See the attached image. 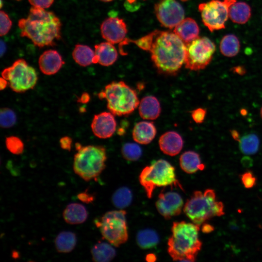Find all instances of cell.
Instances as JSON below:
<instances>
[{
    "label": "cell",
    "mask_w": 262,
    "mask_h": 262,
    "mask_svg": "<svg viewBox=\"0 0 262 262\" xmlns=\"http://www.w3.org/2000/svg\"><path fill=\"white\" fill-rule=\"evenodd\" d=\"M147 51L158 70L174 74L184 63L186 45L174 33L155 30L149 33Z\"/></svg>",
    "instance_id": "6da1fadb"
},
{
    "label": "cell",
    "mask_w": 262,
    "mask_h": 262,
    "mask_svg": "<svg viewBox=\"0 0 262 262\" xmlns=\"http://www.w3.org/2000/svg\"><path fill=\"white\" fill-rule=\"evenodd\" d=\"M20 35L30 39L39 48L53 46L61 38V23L52 12L33 6L26 18L18 22Z\"/></svg>",
    "instance_id": "7a4b0ae2"
},
{
    "label": "cell",
    "mask_w": 262,
    "mask_h": 262,
    "mask_svg": "<svg viewBox=\"0 0 262 262\" xmlns=\"http://www.w3.org/2000/svg\"><path fill=\"white\" fill-rule=\"evenodd\" d=\"M199 226L185 221L175 222L168 240V252L173 260L194 262L202 243L198 238Z\"/></svg>",
    "instance_id": "3957f363"
},
{
    "label": "cell",
    "mask_w": 262,
    "mask_h": 262,
    "mask_svg": "<svg viewBox=\"0 0 262 262\" xmlns=\"http://www.w3.org/2000/svg\"><path fill=\"white\" fill-rule=\"evenodd\" d=\"M183 211L193 223L199 226L212 217L225 214L223 203L216 201L214 191L210 189L204 193L194 192L185 204Z\"/></svg>",
    "instance_id": "277c9868"
},
{
    "label": "cell",
    "mask_w": 262,
    "mask_h": 262,
    "mask_svg": "<svg viewBox=\"0 0 262 262\" xmlns=\"http://www.w3.org/2000/svg\"><path fill=\"white\" fill-rule=\"evenodd\" d=\"M98 95L106 99L108 110L118 116L131 114L140 103L136 91L123 81L108 84Z\"/></svg>",
    "instance_id": "5b68a950"
},
{
    "label": "cell",
    "mask_w": 262,
    "mask_h": 262,
    "mask_svg": "<svg viewBox=\"0 0 262 262\" xmlns=\"http://www.w3.org/2000/svg\"><path fill=\"white\" fill-rule=\"evenodd\" d=\"M75 154L73 170L86 181L97 178L104 169L107 159L104 147L88 145L82 147Z\"/></svg>",
    "instance_id": "8992f818"
},
{
    "label": "cell",
    "mask_w": 262,
    "mask_h": 262,
    "mask_svg": "<svg viewBox=\"0 0 262 262\" xmlns=\"http://www.w3.org/2000/svg\"><path fill=\"white\" fill-rule=\"evenodd\" d=\"M139 181L148 198L152 196L154 190L158 187H164L179 184L175 168L167 161L160 159L145 167L139 176Z\"/></svg>",
    "instance_id": "52a82bcc"
},
{
    "label": "cell",
    "mask_w": 262,
    "mask_h": 262,
    "mask_svg": "<svg viewBox=\"0 0 262 262\" xmlns=\"http://www.w3.org/2000/svg\"><path fill=\"white\" fill-rule=\"evenodd\" d=\"M126 214L122 210L109 211L95 222L103 238L115 246H119L128 240Z\"/></svg>",
    "instance_id": "ba28073f"
},
{
    "label": "cell",
    "mask_w": 262,
    "mask_h": 262,
    "mask_svg": "<svg viewBox=\"0 0 262 262\" xmlns=\"http://www.w3.org/2000/svg\"><path fill=\"white\" fill-rule=\"evenodd\" d=\"M1 77L6 80L11 89L16 93H23L35 86L37 75L35 70L26 61L19 59L3 70Z\"/></svg>",
    "instance_id": "9c48e42d"
},
{
    "label": "cell",
    "mask_w": 262,
    "mask_h": 262,
    "mask_svg": "<svg viewBox=\"0 0 262 262\" xmlns=\"http://www.w3.org/2000/svg\"><path fill=\"white\" fill-rule=\"evenodd\" d=\"M215 51L214 43L207 37H198L186 45L185 66L191 70L205 68L212 61Z\"/></svg>",
    "instance_id": "30bf717a"
},
{
    "label": "cell",
    "mask_w": 262,
    "mask_h": 262,
    "mask_svg": "<svg viewBox=\"0 0 262 262\" xmlns=\"http://www.w3.org/2000/svg\"><path fill=\"white\" fill-rule=\"evenodd\" d=\"M236 0H211L198 5L202 22L211 32L225 28L230 6Z\"/></svg>",
    "instance_id": "8fae6325"
},
{
    "label": "cell",
    "mask_w": 262,
    "mask_h": 262,
    "mask_svg": "<svg viewBox=\"0 0 262 262\" xmlns=\"http://www.w3.org/2000/svg\"><path fill=\"white\" fill-rule=\"evenodd\" d=\"M155 15L160 23L169 29L175 27L184 17V11L176 0H163L154 6Z\"/></svg>",
    "instance_id": "7c38bea8"
},
{
    "label": "cell",
    "mask_w": 262,
    "mask_h": 262,
    "mask_svg": "<svg viewBox=\"0 0 262 262\" xmlns=\"http://www.w3.org/2000/svg\"><path fill=\"white\" fill-rule=\"evenodd\" d=\"M158 212L166 219L179 215L183 205L181 196L174 192L161 193L156 202Z\"/></svg>",
    "instance_id": "4fadbf2b"
},
{
    "label": "cell",
    "mask_w": 262,
    "mask_h": 262,
    "mask_svg": "<svg viewBox=\"0 0 262 262\" xmlns=\"http://www.w3.org/2000/svg\"><path fill=\"white\" fill-rule=\"evenodd\" d=\"M102 37L113 44L120 43L125 40L127 28L124 20L117 17L105 19L100 26Z\"/></svg>",
    "instance_id": "5bb4252c"
},
{
    "label": "cell",
    "mask_w": 262,
    "mask_h": 262,
    "mask_svg": "<svg viewBox=\"0 0 262 262\" xmlns=\"http://www.w3.org/2000/svg\"><path fill=\"white\" fill-rule=\"evenodd\" d=\"M91 127L95 136L99 138L106 139L115 133L116 122L112 113L104 112L95 115Z\"/></svg>",
    "instance_id": "9a60e30c"
},
{
    "label": "cell",
    "mask_w": 262,
    "mask_h": 262,
    "mask_svg": "<svg viewBox=\"0 0 262 262\" xmlns=\"http://www.w3.org/2000/svg\"><path fill=\"white\" fill-rule=\"evenodd\" d=\"M65 64L62 56L56 50L49 49L39 57L38 64L41 72L47 75L57 73Z\"/></svg>",
    "instance_id": "2e32d148"
},
{
    "label": "cell",
    "mask_w": 262,
    "mask_h": 262,
    "mask_svg": "<svg viewBox=\"0 0 262 262\" xmlns=\"http://www.w3.org/2000/svg\"><path fill=\"white\" fill-rule=\"evenodd\" d=\"M159 145L164 153L173 156L180 152L183 147V142L178 133L174 131H169L161 136Z\"/></svg>",
    "instance_id": "e0dca14e"
},
{
    "label": "cell",
    "mask_w": 262,
    "mask_h": 262,
    "mask_svg": "<svg viewBox=\"0 0 262 262\" xmlns=\"http://www.w3.org/2000/svg\"><path fill=\"white\" fill-rule=\"evenodd\" d=\"M174 33L187 45L199 37V28L194 19L187 17L175 26Z\"/></svg>",
    "instance_id": "ac0fdd59"
},
{
    "label": "cell",
    "mask_w": 262,
    "mask_h": 262,
    "mask_svg": "<svg viewBox=\"0 0 262 262\" xmlns=\"http://www.w3.org/2000/svg\"><path fill=\"white\" fill-rule=\"evenodd\" d=\"M95 63L103 66H110L117 60L118 53L115 46L110 42H102L95 46Z\"/></svg>",
    "instance_id": "d6986e66"
},
{
    "label": "cell",
    "mask_w": 262,
    "mask_h": 262,
    "mask_svg": "<svg viewBox=\"0 0 262 262\" xmlns=\"http://www.w3.org/2000/svg\"><path fill=\"white\" fill-rule=\"evenodd\" d=\"M156 129L152 122L141 121L135 124L132 131L133 140L140 144H148L154 138Z\"/></svg>",
    "instance_id": "ffe728a7"
},
{
    "label": "cell",
    "mask_w": 262,
    "mask_h": 262,
    "mask_svg": "<svg viewBox=\"0 0 262 262\" xmlns=\"http://www.w3.org/2000/svg\"><path fill=\"white\" fill-rule=\"evenodd\" d=\"M65 222L71 225H77L84 222L88 217L87 211L84 206L78 203L68 204L63 213Z\"/></svg>",
    "instance_id": "44dd1931"
},
{
    "label": "cell",
    "mask_w": 262,
    "mask_h": 262,
    "mask_svg": "<svg viewBox=\"0 0 262 262\" xmlns=\"http://www.w3.org/2000/svg\"><path fill=\"white\" fill-rule=\"evenodd\" d=\"M161 106L158 99L153 96L143 98L139 104V113L145 119L154 120L161 113Z\"/></svg>",
    "instance_id": "7402d4cb"
},
{
    "label": "cell",
    "mask_w": 262,
    "mask_h": 262,
    "mask_svg": "<svg viewBox=\"0 0 262 262\" xmlns=\"http://www.w3.org/2000/svg\"><path fill=\"white\" fill-rule=\"evenodd\" d=\"M180 164L181 169L188 174H193L204 168L199 154L193 151L183 153L180 158Z\"/></svg>",
    "instance_id": "603a6c76"
},
{
    "label": "cell",
    "mask_w": 262,
    "mask_h": 262,
    "mask_svg": "<svg viewBox=\"0 0 262 262\" xmlns=\"http://www.w3.org/2000/svg\"><path fill=\"white\" fill-rule=\"evenodd\" d=\"M251 14V8L247 3L236 1L229 7V17L234 23L244 24L248 21Z\"/></svg>",
    "instance_id": "cb8c5ba5"
},
{
    "label": "cell",
    "mask_w": 262,
    "mask_h": 262,
    "mask_svg": "<svg viewBox=\"0 0 262 262\" xmlns=\"http://www.w3.org/2000/svg\"><path fill=\"white\" fill-rule=\"evenodd\" d=\"M110 244L99 242L91 249L92 260L96 262H108L116 255L115 250Z\"/></svg>",
    "instance_id": "d4e9b609"
},
{
    "label": "cell",
    "mask_w": 262,
    "mask_h": 262,
    "mask_svg": "<svg viewBox=\"0 0 262 262\" xmlns=\"http://www.w3.org/2000/svg\"><path fill=\"white\" fill-rule=\"evenodd\" d=\"M76 244V234L69 231L60 232L54 240L55 248L59 253L70 252L74 249Z\"/></svg>",
    "instance_id": "484cf974"
},
{
    "label": "cell",
    "mask_w": 262,
    "mask_h": 262,
    "mask_svg": "<svg viewBox=\"0 0 262 262\" xmlns=\"http://www.w3.org/2000/svg\"><path fill=\"white\" fill-rule=\"evenodd\" d=\"M72 55L75 62L81 66H87L95 64V51L87 45L77 44Z\"/></svg>",
    "instance_id": "4316f807"
},
{
    "label": "cell",
    "mask_w": 262,
    "mask_h": 262,
    "mask_svg": "<svg viewBox=\"0 0 262 262\" xmlns=\"http://www.w3.org/2000/svg\"><path fill=\"white\" fill-rule=\"evenodd\" d=\"M219 48L221 53L225 56L231 57L239 52L240 43L237 37L232 34L225 35L221 39Z\"/></svg>",
    "instance_id": "83f0119b"
},
{
    "label": "cell",
    "mask_w": 262,
    "mask_h": 262,
    "mask_svg": "<svg viewBox=\"0 0 262 262\" xmlns=\"http://www.w3.org/2000/svg\"><path fill=\"white\" fill-rule=\"evenodd\" d=\"M138 246L143 249L155 246L159 242L158 234L154 230L146 229L139 231L136 236Z\"/></svg>",
    "instance_id": "f1b7e54d"
},
{
    "label": "cell",
    "mask_w": 262,
    "mask_h": 262,
    "mask_svg": "<svg viewBox=\"0 0 262 262\" xmlns=\"http://www.w3.org/2000/svg\"><path fill=\"white\" fill-rule=\"evenodd\" d=\"M239 142L241 152L246 155L254 154L259 149L260 140L258 137L254 133L243 136Z\"/></svg>",
    "instance_id": "f546056e"
},
{
    "label": "cell",
    "mask_w": 262,
    "mask_h": 262,
    "mask_svg": "<svg viewBox=\"0 0 262 262\" xmlns=\"http://www.w3.org/2000/svg\"><path fill=\"white\" fill-rule=\"evenodd\" d=\"M132 195L131 190L122 187L116 190L112 196L114 205L119 209H123L130 205L132 201Z\"/></svg>",
    "instance_id": "4dcf8cb0"
},
{
    "label": "cell",
    "mask_w": 262,
    "mask_h": 262,
    "mask_svg": "<svg viewBox=\"0 0 262 262\" xmlns=\"http://www.w3.org/2000/svg\"><path fill=\"white\" fill-rule=\"evenodd\" d=\"M123 157L129 161H135L142 155V149L139 146L135 143H127L125 144L121 149Z\"/></svg>",
    "instance_id": "1f68e13d"
},
{
    "label": "cell",
    "mask_w": 262,
    "mask_h": 262,
    "mask_svg": "<svg viewBox=\"0 0 262 262\" xmlns=\"http://www.w3.org/2000/svg\"><path fill=\"white\" fill-rule=\"evenodd\" d=\"M16 122V116L15 112L8 108H2L0 110V124L3 128L13 127Z\"/></svg>",
    "instance_id": "d6a6232c"
},
{
    "label": "cell",
    "mask_w": 262,
    "mask_h": 262,
    "mask_svg": "<svg viewBox=\"0 0 262 262\" xmlns=\"http://www.w3.org/2000/svg\"><path fill=\"white\" fill-rule=\"evenodd\" d=\"M5 145L7 149L13 154L19 155L24 151V143L19 138L16 136L7 137L5 139Z\"/></svg>",
    "instance_id": "836d02e7"
},
{
    "label": "cell",
    "mask_w": 262,
    "mask_h": 262,
    "mask_svg": "<svg viewBox=\"0 0 262 262\" xmlns=\"http://www.w3.org/2000/svg\"><path fill=\"white\" fill-rule=\"evenodd\" d=\"M0 36L6 35L11 29L12 22L8 15L3 11L0 12Z\"/></svg>",
    "instance_id": "e575fe53"
},
{
    "label": "cell",
    "mask_w": 262,
    "mask_h": 262,
    "mask_svg": "<svg viewBox=\"0 0 262 262\" xmlns=\"http://www.w3.org/2000/svg\"><path fill=\"white\" fill-rule=\"evenodd\" d=\"M241 180L246 188H251L256 183V178L252 172L247 171L241 175Z\"/></svg>",
    "instance_id": "d590c367"
},
{
    "label": "cell",
    "mask_w": 262,
    "mask_h": 262,
    "mask_svg": "<svg viewBox=\"0 0 262 262\" xmlns=\"http://www.w3.org/2000/svg\"><path fill=\"white\" fill-rule=\"evenodd\" d=\"M206 115V110L205 109L199 108L194 110L192 112V117L194 121L198 124L203 122Z\"/></svg>",
    "instance_id": "8d00e7d4"
},
{
    "label": "cell",
    "mask_w": 262,
    "mask_h": 262,
    "mask_svg": "<svg viewBox=\"0 0 262 262\" xmlns=\"http://www.w3.org/2000/svg\"><path fill=\"white\" fill-rule=\"evenodd\" d=\"M30 3L37 7L43 9L49 7L53 3L54 0H28Z\"/></svg>",
    "instance_id": "74e56055"
},
{
    "label": "cell",
    "mask_w": 262,
    "mask_h": 262,
    "mask_svg": "<svg viewBox=\"0 0 262 262\" xmlns=\"http://www.w3.org/2000/svg\"><path fill=\"white\" fill-rule=\"evenodd\" d=\"M77 197L82 202L86 204L91 203L95 200L94 195L88 192L87 190L79 193Z\"/></svg>",
    "instance_id": "f35d334b"
},
{
    "label": "cell",
    "mask_w": 262,
    "mask_h": 262,
    "mask_svg": "<svg viewBox=\"0 0 262 262\" xmlns=\"http://www.w3.org/2000/svg\"><path fill=\"white\" fill-rule=\"evenodd\" d=\"M72 142V139L68 136L63 137L60 140V144L61 148L68 151L71 150Z\"/></svg>",
    "instance_id": "ab89813d"
},
{
    "label": "cell",
    "mask_w": 262,
    "mask_h": 262,
    "mask_svg": "<svg viewBox=\"0 0 262 262\" xmlns=\"http://www.w3.org/2000/svg\"><path fill=\"white\" fill-rule=\"evenodd\" d=\"M241 163L244 167H250L253 164V161L248 157H244L241 160Z\"/></svg>",
    "instance_id": "60d3db41"
},
{
    "label": "cell",
    "mask_w": 262,
    "mask_h": 262,
    "mask_svg": "<svg viewBox=\"0 0 262 262\" xmlns=\"http://www.w3.org/2000/svg\"><path fill=\"white\" fill-rule=\"evenodd\" d=\"M90 98L89 95L86 92H84L82 94L81 97L78 98L77 101L79 102L86 103L89 101Z\"/></svg>",
    "instance_id": "b9f144b4"
},
{
    "label": "cell",
    "mask_w": 262,
    "mask_h": 262,
    "mask_svg": "<svg viewBox=\"0 0 262 262\" xmlns=\"http://www.w3.org/2000/svg\"><path fill=\"white\" fill-rule=\"evenodd\" d=\"M213 226L207 223L204 224L202 227V231L205 233H210L213 231Z\"/></svg>",
    "instance_id": "7bdbcfd3"
},
{
    "label": "cell",
    "mask_w": 262,
    "mask_h": 262,
    "mask_svg": "<svg viewBox=\"0 0 262 262\" xmlns=\"http://www.w3.org/2000/svg\"><path fill=\"white\" fill-rule=\"evenodd\" d=\"M233 72H236L239 75H244L246 73L245 68L239 66L233 68Z\"/></svg>",
    "instance_id": "ee69618b"
},
{
    "label": "cell",
    "mask_w": 262,
    "mask_h": 262,
    "mask_svg": "<svg viewBox=\"0 0 262 262\" xmlns=\"http://www.w3.org/2000/svg\"><path fill=\"white\" fill-rule=\"evenodd\" d=\"M8 85V82L7 81L2 77L0 78V89L1 90L4 89Z\"/></svg>",
    "instance_id": "f6af8a7d"
},
{
    "label": "cell",
    "mask_w": 262,
    "mask_h": 262,
    "mask_svg": "<svg viewBox=\"0 0 262 262\" xmlns=\"http://www.w3.org/2000/svg\"><path fill=\"white\" fill-rule=\"evenodd\" d=\"M6 49V44L2 40H0V56L2 57Z\"/></svg>",
    "instance_id": "bcb514c9"
},
{
    "label": "cell",
    "mask_w": 262,
    "mask_h": 262,
    "mask_svg": "<svg viewBox=\"0 0 262 262\" xmlns=\"http://www.w3.org/2000/svg\"><path fill=\"white\" fill-rule=\"evenodd\" d=\"M231 134L234 139H235L236 141H239L240 138L239 134L237 131L235 130H232L231 131Z\"/></svg>",
    "instance_id": "7dc6e473"
},
{
    "label": "cell",
    "mask_w": 262,
    "mask_h": 262,
    "mask_svg": "<svg viewBox=\"0 0 262 262\" xmlns=\"http://www.w3.org/2000/svg\"><path fill=\"white\" fill-rule=\"evenodd\" d=\"M146 260L148 262H153L156 260V256L153 254H149L146 256Z\"/></svg>",
    "instance_id": "c3c4849f"
},
{
    "label": "cell",
    "mask_w": 262,
    "mask_h": 262,
    "mask_svg": "<svg viewBox=\"0 0 262 262\" xmlns=\"http://www.w3.org/2000/svg\"><path fill=\"white\" fill-rule=\"evenodd\" d=\"M127 5L129 4L130 6H129L128 7V9H130L131 5H133L134 3L136 2V0H127Z\"/></svg>",
    "instance_id": "681fc988"
},
{
    "label": "cell",
    "mask_w": 262,
    "mask_h": 262,
    "mask_svg": "<svg viewBox=\"0 0 262 262\" xmlns=\"http://www.w3.org/2000/svg\"><path fill=\"white\" fill-rule=\"evenodd\" d=\"M101 1H103V2H110L113 0H99Z\"/></svg>",
    "instance_id": "f907efd6"
},
{
    "label": "cell",
    "mask_w": 262,
    "mask_h": 262,
    "mask_svg": "<svg viewBox=\"0 0 262 262\" xmlns=\"http://www.w3.org/2000/svg\"><path fill=\"white\" fill-rule=\"evenodd\" d=\"M260 115H261V118H262V107L260 110Z\"/></svg>",
    "instance_id": "816d5d0a"
},
{
    "label": "cell",
    "mask_w": 262,
    "mask_h": 262,
    "mask_svg": "<svg viewBox=\"0 0 262 262\" xmlns=\"http://www.w3.org/2000/svg\"><path fill=\"white\" fill-rule=\"evenodd\" d=\"M180 0L183 1H187L188 0Z\"/></svg>",
    "instance_id": "f5cc1de1"
},
{
    "label": "cell",
    "mask_w": 262,
    "mask_h": 262,
    "mask_svg": "<svg viewBox=\"0 0 262 262\" xmlns=\"http://www.w3.org/2000/svg\"></svg>",
    "instance_id": "db71d44e"
}]
</instances>
